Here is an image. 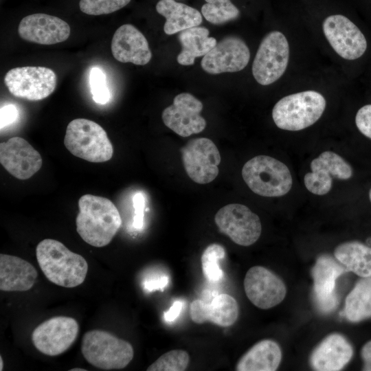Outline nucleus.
I'll return each mask as SVG.
<instances>
[{
    "label": "nucleus",
    "mask_w": 371,
    "mask_h": 371,
    "mask_svg": "<svg viewBox=\"0 0 371 371\" xmlns=\"http://www.w3.org/2000/svg\"><path fill=\"white\" fill-rule=\"evenodd\" d=\"M76 230L89 245L102 247L112 240L122 225L120 212L107 198L85 194L78 200Z\"/></svg>",
    "instance_id": "obj_1"
},
{
    "label": "nucleus",
    "mask_w": 371,
    "mask_h": 371,
    "mask_svg": "<svg viewBox=\"0 0 371 371\" xmlns=\"http://www.w3.org/2000/svg\"><path fill=\"white\" fill-rule=\"evenodd\" d=\"M36 256L45 276L58 286L73 288L85 280L88 271L85 258L58 240H41L36 246Z\"/></svg>",
    "instance_id": "obj_2"
},
{
    "label": "nucleus",
    "mask_w": 371,
    "mask_h": 371,
    "mask_svg": "<svg viewBox=\"0 0 371 371\" xmlns=\"http://www.w3.org/2000/svg\"><path fill=\"white\" fill-rule=\"evenodd\" d=\"M64 144L74 156L93 163L110 160L113 148L105 130L85 118L71 121L66 128Z\"/></svg>",
    "instance_id": "obj_3"
},
{
    "label": "nucleus",
    "mask_w": 371,
    "mask_h": 371,
    "mask_svg": "<svg viewBox=\"0 0 371 371\" xmlns=\"http://www.w3.org/2000/svg\"><path fill=\"white\" fill-rule=\"evenodd\" d=\"M326 107L324 96L315 91H305L286 95L273 106L272 117L283 130L300 131L315 123Z\"/></svg>",
    "instance_id": "obj_4"
},
{
    "label": "nucleus",
    "mask_w": 371,
    "mask_h": 371,
    "mask_svg": "<svg viewBox=\"0 0 371 371\" xmlns=\"http://www.w3.org/2000/svg\"><path fill=\"white\" fill-rule=\"evenodd\" d=\"M81 352L91 365L104 370L124 368L134 356L129 342L101 330H89L83 335Z\"/></svg>",
    "instance_id": "obj_5"
},
{
    "label": "nucleus",
    "mask_w": 371,
    "mask_h": 371,
    "mask_svg": "<svg viewBox=\"0 0 371 371\" xmlns=\"http://www.w3.org/2000/svg\"><path fill=\"white\" fill-rule=\"evenodd\" d=\"M242 176L251 190L262 196H283L292 186L288 167L269 156L259 155L249 160L242 169Z\"/></svg>",
    "instance_id": "obj_6"
},
{
    "label": "nucleus",
    "mask_w": 371,
    "mask_h": 371,
    "mask_svg": "<svg viewBox=\"0 0 371 371\" xmlns=\"http://www.w3.org/2000/svg\"><path fill=\"white\" fill-rule=\"evenodd\" d=\"M289 58V45L285 36L273 31L262 40L252 65L255 80L269 85L278 80L286 71Z\"/></svg>",
    "instance_id": "obj_7"
},
{
    "label": "nucleus",
    "mask_w": 371,
    "mask_h": 371,
    "mask_svg": "<svg viewBox=\"0 0 371 371\" xmlns=\"http://www.w3.org/2000/svg\"><path fill=\"white\" fill-rule=\"evenodd\" d=\"M3 81L14 96L38 101L54 92L57 76L52 69L27 66L11 69L5 75Z\"/></svg>",
    "instance_id": "obj_8"
},
{
    "label": "nucleus",
    "mask_w": 371,
    "mask_h": 371,
    "mask_svg": "<svg viewBox=\"0 0 371 371\" xmlns=\"http://www.w3.org/2000/svg\"><path fill=\"white\" fill-rule=\"evenodd\" d=\"M219 230L235 243L249 246L259 238L262 225L257 214L247 206L231 203L221 207L214 217Z\"/></svg>",
    "instance_id": "obj_9"
},
{
    "label": "nucleus",
    "mask_w": 371,
    "mask_h": 371,
    "mask_svg": "<svg viewBox=\"0 0 371 371\" xmlns=\"http://www.w3.org/2000/svg\"><path fill=\"white\" fill-rule=\"evenodd\" d=\"M78 332L79 326L74 318L56 316L36 327L32 334V340L35 348L41 353L57 356L71 346Z\"/></svg>",
    "instance_id": "obj_10"
},
{
    "label": "nucleus",
    "mask_w": 371,
    "mask_h": 371,
    "mask_svg": "<svg viewBox=\"0 0 371 371\" xmlns=\"http://www.w3.org/2000/svg\"><path fill=\"white\" fill-rule=\"evenodd\" d=\"M181 152L186 172L192 181L205 184L217 177L221 155L211 139L205 137L191 139Z\"/></svg>",
    "instance_id": "obj_11"
},
{
    "label": "nucleus",
    "mask_w": 371,
    "mask_h": 371,
    "mask_svg": "<svg viewBox=\"0 0 371 371\" xmlns=\"http://www.w3.org/2000/svg\"><path fill=\"white\" fill-rule=\"evenodd\" d=\"M322 27L328 43L341 58L355 60L365 53L366 39L358 27L347 17L341 14L330 15L324 20Z\"/></svg>",
    "instance_id": "obj_12"
},
{
    "label": "nucleus",
    "mask_w": 371,
    "mask_h": 371,
    "mask_svg": "<svg viewBox=\"0 0 371 371\" xmlns=\"http://www.w3.org/2000/svg\"><path fill=\"white\" fill-rule=\"evenodd\" d=\"M202 102L189 93L175 96L173 103L162 112L164 124L181 137L202 132L206 126L201 115Z\"/></svg>",
    "instance_id": "obj_13"
},
{
    "label": "nucleus",
    "mask_w": 371,
    "mask_h": 371,
    "mask_svg": "<svg viewBox=\"0 0 371 371\" xmlns=\"http://www.w3.org/2000/svg\"><path fill=\"white\" fill-rule=\"evenodd\" d=\"M249 58V49L245 43L237 36H227L216 43L203 56L201 65L211 74L236 72L247 65Z\"/></svg>",
    "instance_id": "obj_14"
},
{
    "label": "nucleus",
    "mask_w": 371,
    "mask_h": 371,
    "mask_svg": "<svg viewBox=\"0 0 371 371\" xmlns=\"http://www.w3.org/2000/svg\"><path fill=\"white\" fill-rule=\"evenodd\" d=\"M0 162L13 177L25 180L41 169L43 161L40 153L27 141L13 137L0 144Z\"/></svg>",
    "instance_id": "obj_15"
},
{
    "label": "nucleus",
    "mask_w": 371,
    "mask_h": 371,
    "mask_svg": "<svg viewBox=\"0 0 371 371\" xmlns=\"http://www.w3.org/2000/svg\"><path fill=\"white\" fill-rule=\"evenodd\" d=\"M244 288L251 302L262 309L276 306L286 295L283 282L271 271L260 266L253 267L247 271Z\"/></svg>",
    "instance_id": "obj_16"
},
{
    "label": "nucleus",
    "mask_w": 371,
    "mask_h": 371,
    "mask_svg": "<svg viewBox=\"0 0 371 371\" xmlns=\"http://www.w3.org/2000/svg\"><path fill=\"white\" fill-rule=\"evenodd\" d=\"M311 172L304 176V184L308 191L317 195L328 193L333 177L346 180L352 175L351 166L339 155L325 151L311 163Z\"/></svg>",
    "instance_id": "obj_17"
},
{
    "label": "nucleus",
    "mask_w": 371,
    "mask_h": 371,
    "mask_svg": "<svg viewBox=\"0 0 371 371\" xmlns=\"http://www.w3.org/2000/svg\"><path fill=\"white\" fill-rule=\"evenodd\" d=\"M18 34L25 41L49 45L66 41L70 35V27L59 17L36 13L21 19Z\"/></svg>",
    "instance_id": "obj_18"
},
{
    "label": "nucleus",
    "mask_w": 371,
    "mask_h": 371,
    "mask_svg": "<svg viewBox=\"0 0 371 371\" xmlns=\"http://www.w3.org/2000/svg\"><path fill=\"white\" fill-rule=\"evenodd\" d=\"M348 270L328 255L319 256L312 269L313 296L318 309L324 313L333 311L338 298L335 293L337 278Z\"/></svg>",
    "instance_id": "obj_19"
},
{
    "label": "nucleus",
    "mask_w": 371,
    "mask_h": 371,
    "mask_svg": "<svg viewBox=\"0 0 371 371\" xmlns=\"http://www.w3.org/2000/svg\"><path fill=\"white\" fill-rule=\"evenodd\" d=\"M111 48L113 57L124 63L145 65L152 57L146 37L131 24H124L117 29Z\"/></svg>",
    "instance_id": "obj_20"
},
{
    "label": "nucleus",
    "mask_w": 371,
    "mask_h": 371,
    "mask_svg": "<svg viewBox=\"0 0 371 371\" xmlns=\"http://www.w3.org/2000/svg\"><path fill=\"white\" fill-rule=\"evenodd\" d=\"M190 317L196 324L207 321L223 327L234 324L238 316V305L231 295L222 293L215 296L210 303L195 300L190 304Z\"/></svg>",
    "instance_id": "obj_21"
},
{
    "label": "nucleus",
    "mask_w": 371,
    "mask_h": 371,
    "mask_svg": "<svg viewBox=\"0 0 371 371\" xmlns=\"http://www.w3.org/2000/svg\"><path fill=\"white\" fill-rule=\"evenodd\" d=\"M353 354L350 344L342 336L333 334L325 338L311 357L312 367L319 371H337L343 368Z\"/></svg>",
    "instance_id": "obj_22"
},
{
    "label": "nucleus",
    "mask_w": 371,
    "mask_h": 371,
    "mask_svg": "<svg viewBox=\"0 0 371 371\" xmlns=\"http://www.w3.org/2000/svg\"><path fill=\"white\" fill-rule=\"evenodd\" d=\"M38 273L29 262L14 256L0 254V289L25 291L35 283Z\"/></svg>",
    "instance_id": "obj_23"
},
{
    "label": "nucleus",
    "mask_w": 371,
    "mask_h": 371,
    "mask_svg": "<svg viewBox=\"0 0 371 371\" xmlns=\"http://www.w3.org/2000/svg\"><path fill=\"white\" fill-rule=\"evenodd\" d=\"M156 10L166 18L164 30L168 35L199 26L203 21L200 12L175 0H160Z\"/></svg>",
    "instance_id": "obj_24"
},
{
    "label": "nucleus",
    "mask_w": 371,
    "mask_h": 371,
    "mask_svg": "<svg viewBox=\"0 0 371 371\" xmlns=\"http://www.w3.org/2000/svg\"><path fill=\"white\" fill-rule=\"evenodd\" d=\"M278 344L272 340H262L251 348L238 361V371H274L281 361Z\"/></svg>",
    "instance_id": "obj_25"
},
{
    "label": "nucleus",
    "mask_w": 371,
    "mask_h": 371,
    "mask_svg": "<svg viewBox=\"0 0 371 371\" xmlns=\"http://www.w3.org/2000/svg\"><path fill=\"white\" fill-rule=\"evenodd\" d=\"M179 39L182 50L177 56L181 65H192L197 57L206 55L216 44L214 37L209 36V30L204 27H193L180 32Z\"/></svg>",
    "instance_id": "obj_26"
},
{
    "label": "nucleus",
    "mask_w": 371,
    "mask_h": 371,
    "mask_svg": "<svg viewBox=\"0 0 371 371\" xmlns=\"http://www.w3.org/2000/svg\"><path fill=\"white\" fill-rule=\"evenodd\" d=\"M335 256L348 271L361 278L371 276V247L358 241L346 242L335 250Z\"/></svg>",
    "instance_id": "obj_27"
},
{
    "label": "nucleus",
    "mask_w": 371,
    "mask_h": 371,
    "mask_svg": "<svg viewBox=\"0 0 371 371\" xmlns=\"http://www.w3.org/2000/svg\"><path fill=\"white\" fill-rule=\"evenodd\" d=\"M344 314L352 322L371 317V276L362 278L348 295Z\"/></svg>",
    "instance_id": "obj_28"
},
{
    "label": "nucleus",
    "mask_w": 371,
    "mask_h": 371,
    "mask_svg": "<svg viewBox=\"0 0 371 371\" xmlns=\"http://www.w3.org/2000/svg\"><path fill=\"white\" fill-rule=\"evenodd\" d=\"M201 8L204 18L211 23L222 24L236 19L240 14L238 9L230 0H205Z\"/></svg>",
    "instance_id": "obj_29"
},
{
    "label": "nucleus",
    "mask_w": 371,
    "mask_h": 371,
    "mask_svg": "<svg viewBox=\"0 0 371 371\" xmlns=\"http://www.w3.org/2000/svg\"><path fill=\"white\" fill-rule=\"evenodd\" d=\"M225 255L223 247L216 243L207 246L203 252L201 258L202 271L208 281L217 282L223 278V272L218 266V260Z\"/></svg>",
    "instance_id": "obj_30"
},
{
    "label": "nucleus",
    "mask_w": 371,
    "mask_h": 371,
    "mask_svg": "<svg viewBox=\"0 0 371 371\" xmlns=\"http://www.w3.org/2000/svg\"><path fill=\"white\" fill-rule=\"evenodd\" d=\"M190 361L188 353L183 350H173L159 357L146 369L147 371H183Z\"/></svg>",
    "instance_id": "obj_31"
},
{
    "label": "nucleus",
    "mask_w": 371,
    "mask_h": 371,
    "mask_svg": "<svg viewBox=\"0 0 371 371\" xmlns=\"http://www.w3.org/2000/svg\"><path fill=\"white\" fill-rule=\"evenodd\" d=\"M131 0H80V10L89 15L113 13L126 6Z\"/></svg>",
    "instance_id": "obj_32"
},
{
    "label": "nucleus",
    "mask_w": 371,
    "mask_h": 371,
    "mask_svg": "<svg viewBox=\"0 0 371 371\" xmlns=\"http://www.w3.org/2000/svg\"><path fill=\"white\" fill-rule=\"evenodd\" d=\"M89 82L93 100L100 104L107 103L110 92L104 72L98 67H93L90 71Z\"/></svg>",
    "instance_id": "obj_33"
},
{
    "label": "nucleus",
    "mask_w": 371,
    "mask_h": 371,
    "mask_svg": "<svg viewBox=\"0 0 371 371\" xmlns=\"http://www.w3.org/2000/svg\"><path fill=\"white\" fill-rule=\"evenodd\" d=\"M355 123L359 131L371 139V104L365 105L359 109Z\"/></svg>",
    "instance_id": "obj_34"
},
{
    "label": "nucleus",
    "mask_w": 371,
    "mask_h": 371,
    "mask_svg": "<svg viewBox=\"0 0 371 371\" xmlns=\"http://www.w3.org/2000/svg\"><path fill=\"white\" fill-rule=\"evenodd\" d=\"M133 204L135 209L133 226L137 229L144 225L145 198L142 192H137L133 197Z\"/></svg>",
    "instance_id": "obj_35"
},
{
    "label": "nucleus",
    "mask_w": 371,
    "mask_h": 371,
    "mask_svg": "<svg viewBox=\"0 0 371 371\" xmlns=\"http://www.w3.org/2000/svg\"><path fill=\"white\" fill-rule=\"evenodd\" d=\"M1 129L12 124L18 117V111L13 104H7L1 108Z\"/></svg>",
    "instance_id": "obj_36"
},
{
    "label": "nucleus",
    "mask_w": 371,
    "mask_h": 371,
    "mask_svg": "<svg viewBox=\"0 0 371 371\" xmlns=\"http://www.w3.org/2000/svg\"><path fill=\"white\" fill-rule=\"evenodd\" d=\"M168 278L167 276H161L155 278L144 282V287L148 291H154L156 290L163 291L168 284Z\"/></svg>",
    "instance_id": "obj_37"
},
{
    "label": "nucleus",
    "mask_w": 371,
    "mask_h": 371,
    "mask_svg": "<svg viewBox=\"0 0 371 371\" xmlns=\"http://www.w3.org/2000/svg\"><path fill=\"white\" fill-rule=\"evenodd\" d=\"M183 306V302L175 301L168 311L164 313V319L167 322H173L179 315Z\"/></svg>",
    "instance_id": "obj_38"
},
{
    "label": "nucleus",
    "mask_w": 371,
    "mask_h": 371,
    "mask_svg": "<svg viewBox=\"0 0 371 371\" xmlns=\"http://www.w3.org/2000/svg\"><path fill=\"white\" fill-rule=\"evenodd\" d=\"M361 355L364 363L363 370L371 371V341L364 344L361 349Z\"/></svg>",
    "instance_id": "obj_39"
},
{
    "label": "nucleus",
    "mask_w": 371,
    "mask_h": 371,
    "mask_svg": "<svg viewBox=\"0 0 371 371\" xmlns=\"http://www.w3.org/2000/svg\"><path fill=\"white\" fill-rule=\"evenodd\" d=\"M3 369V361L2 357L0 356V370L2 371Z\"/></svg>",
    "instance_id": "obj_40"
},
{
    "label": "nucleus",
    "mask_w": 371,
    "mask_h": 371,
    "mask_svg": "<svg viewBox=\"0 0 371 371\" xmlns=\"http://www.w3.org/2000/svg\"><path fill=\"white\" fill-rule=\"evenodd\" d=\"M86 371L87 370L86 369H82V368H73V369H71L70 371Z\"/></svg>",
    "instance_id": "obj_41"
},
{
    "label": "nucleus",
    "mask_w": 371,
    "mask_h": 371,
    "mask_svg": "<svg viewBox=\"0 0 371 371\" xmlns=\"http://www.w3.org/2000/svg\"><path fill=\"white\" fill-rule=\"evenodd\" d=\"M367 243H368L369 245H371V238H369V239L367 240Z\"/></svg>",
    "instance_id": "obj_42"
},
{
    "label": "nucleus",
    "mask_w": 371,
    "mask_h": 371,
    "mask_svg": "<svg viewBox=\"0 0 371 371\" xmlns=\"http://www.w3.org/2000/svg\"><path fill=\"white\" fill-rule=\"evenodd\" d=\"M369 198L371 201V189L370 190V192H369Z\"/></svg>",
    "instance_id": "obj_43"
}]
</instances>
